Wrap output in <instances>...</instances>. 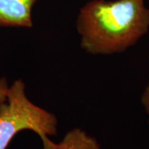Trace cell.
Wrapping results in <instances>:
<instances>
[{
	"instance_id": "cell-4",
	"label": "cell",
	"mask_w": 149,
	"mask_h": 149,
	"mask_svg": "<svg viewBox=\"0 0 149 149\" xmlns=\"http://www.w3.org/2000/svg\"><path fill=\"white\" fill-rule=\"evenodd\" d=\"M55 149H101V147L98 141L84 130L73 128L57 144Z\"/></svg>"
},
{
	"instance_id": "cell-5",
	"label": "cell",
	"mask_w": 149,
	"mask_h": 149,
	"mask_svg": "<svg viewBox=\"0 0 149 149\" xmlns=\"http://www.w3.org/2000/svg\"><path fill=\"white\" fill-rule=\"evenodd\" d=\"M8 88L9 86L6 78H1L0 79V103L6 100Z\"/></svg>"
},
{
	"instance_id": "cell-6",
	"label": "cell",
	"mask_w": 149,
	"mask_h": 149,
	"mask_svg": "<svg viewBox=\"0 0 149 149\" xmlns=\"http://www.w3.org/2000/svg\"><path fill=\"white\" fill-rule=\"evenodd\" d=\"M141 102L143 105V107L144 108L146 114L148 115L149 124V84L146 86L144 92H143L142 95H141Z\"/></svg>"
},
{
	"instance_id": "cell-3",
	"label": "cell",
	"mask_w": 149,
	"mask_h": 149,
	"mask_svg": "<svg viewBox=\"0 0 149 149\" xmlns=\"http://www.w3.org/2000/svg\"><path fill=\"white\" fill-rule=\"evenodd\" d=\"M39 0H0V27L32 28V12Z\"/></svg>"
},
{
	"instance_id": "cell-2",
	"label": "cell",
	"mask_w": 149,
	"mask_h": 149,
	"mask_svg": "<svg viewBox=\"0 0 149 149\" xmlns=\"http://www.w3.org/2000/svg\"><path fill=\"white\" fill-rule=\"evenodd\" d=\"M57 117L28 98L25 84L16 79L9 86L7 99L0 103V149H6L18 133L31 130L40 136L43 149H55L48 136L57 135Z\"/></svg>"
},
{
	"instance_id": "cell-1",
	"label": "cell",
	"mask_w": 149,
	"mask_h": 149,
	"mask_svg": "<svg viewBox=\"0 0 149 149\" xmlns=\"http://www.w3.org/2000/svg\"><path fill=\"white\" fill-rule=\"evenodd\" d=\"M149 29L144 0H91L80 9V46L91 55H113L135 45Z\"/></svg>"
}]
</instances>
